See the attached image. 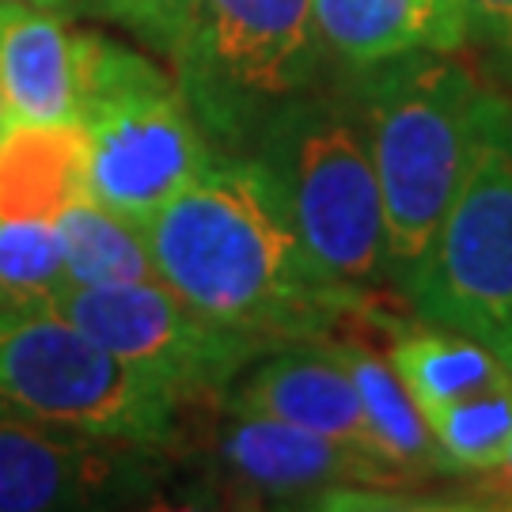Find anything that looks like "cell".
<instances>
[{
  "label": "cell",
  "instance_id": "15",
  "mask_svg": "<svg viewBox=\"0 0 512 512\" xmlns=\"http://www.w3.org/2000/svg\"><path fill=\"white\" fill-rule=\"evenodd\" d=\"M387 361L399 372L410 399L418 403L425 425L448 406L509 384V368L494 346L459 330L429 327V323L395 330Z\"/></svg>",
  "mask_w": 512,
  "mask_h": 512
},
{
  "label": "cell",
  "instance_id": "7",
  "mask_svg": "<svg viewBox=\"0 0 512 512\" xmlns=\"http://www.w3.org/2000/svg\"><path fill=\"white\" fill-rule=\"evenodd\" d=\"M418 323L501 349L512 338V103L494 95L471 164L406 285Z\"/></svg>",
  "mask_w": 512,
  "mask_h": 512
},
{
  "label": "cell",
  "instance_id": "8",
  "mask_svg": "<svg viewBox=\"0 0 512 512\" xmlns=\"http://www.w3.org/2000/svg\"><path fill=\"white\" fill-rule=\"evenodd\" d=\"M69 323L88 330L99 346L171 387L179 399L224 395L228 384L277 342L255 330L220 323L186 304L164 281L61 289L50 296Z\"/></svg>",
  "mask_w": 512,
  "mask_h": 512
},
{
  "label": "cell",
  "instance_id": "22",
  "mask_svg": "<svg viewBox=\"0 0 512 512\" xmlns=\"http://www.w3.org/2000/svg\"><path fill=\"white\" fill-rule=\"evenodd\" d=\"M486 475H494V494L512 497V448H509V456L501 459L494 471H486Z\"/></svg>",
  "mask_w": 512,
  "mask_h": 512
},
{
  "label": "cell",
  "instance_id": "1",
  "mask_svg": "<svg viewBox=\"0 0 512 512\" xmlns=\"http://www.w3.org/2000/svg\"><path fill=\"white\" fill-rule=\"evenodd\" d=\"M156 277L220 323L277 346L319 342L361 308L315 262L274 171L255 152H217L194 183L145 217Z\"/></svg>",
  "mask_w": 512,
  "mask_h": 512
},
{
  "label": "cell",
  "instance_id": "4",
  "mask_svg": "<svg viewBox=\"0 0 512 512\" xmlns=\"http://www.w3.org/2000/svg\"><path fill=\"white\" fill-rule=\"evenodd\" d=\"M76 122L88 133V198L137 220L217 156L175 73L95 31H80Z\"/></svg>",
  "mask_w": 512,
  "mask_h": 512
},
{
  "label": "cell",
  "instance_id": "12",
  "mask_svg": "<svg viewBox=\"0 0 512 512\" xmlns=\"http://www.w3.org/2000/svg\"><path fill=\"white\" fill-rule=\"evenodd\" d=\"M0 99L8 122H76L80 31L31 0H0Z\"/></svg>",
  "mask_w": 512,
  "mask_h": 512
},
{
  "label": "cell",
  "instance_id": "16",
  "mask_svg": "<svg viewBox=\"0 0 512 512\" xmlns=\"http://www.w3.org/2000/svg\"><path fill=\"white\" fill-rule=\"evenodd\" d=\"M54 224L65 262V289L160 281L148 251L145 220L118 213L95 198H80L69 209H61Z\"/></svg>",
  "mask_w": 512,
  "mask_h": 512
},
{
  "label": "cell",
  "instance_id": "9",
  "mask_svg": "<svg viewBox=\"0 0 512 512\" xmlns=\"http://www.w3.org/2000/svg\"><path fill=\"white\" fill-rule=\"evenodd\" d=\"M152 444L103 440L0 410V512L122 509L156 494Z\"/></svg>",
  "mask_w": 512,
  "mask_h": 512
},
{
  "label": "cell",
  "instance_id": "6",
  "mask_svg": "<svg viewBox=\"0 0 512 512\" xmlns=\"http://www.w3.org/2000/svg\"><path fill=\"white\" fill-rule=\"evenodd\" d=\"M183 399L50 300L0 304V410L88 437L164 448L175 437Z\"/></svg>",
  "mask_w": 512,
  "mask_h": 512
},
{
  "label": "cell",
  "instance_id": "10",
  "mask_svg": "<svg viewBox=\"0 0 512 512\" xmlns=\"http://www.w3.org/2000/svg\"><path fill=\"white\" fill-rule=\"evenodd\" d=\"M213 463L228 490L247 497H315L334 494L342 482H395L391 463L353 444L330 440L300 425L262 414H232L213 433Z\"/></svg>",
  "mask_w": 512,
  "mask_h": 512
},
{
  "label": "cell",
  "instance_id": "3",
  "mask_svg": "<svg viewBox=\"0 0 512 512\" xmlns=\"http://www.w3.org/2000/svg\"><path fill=\"white\" fill-rule=\"evenodd\" d=\"M251 152L274 171L308 251L338 285L365 296L391 281L384 194L349 88L289 99Z\"/></svg>",
  "mask_w": 512,
  "mask_h": 512
},
{
  "label": "cell",
  "instance_id": "13",
  "mask_svg": "<svg viewBox=\"0 0 512 512\" xmlns=\"http://www.w3.org/2000/svg\"><path fill=\"white\" fill-rule=\"evenodd\" d=\"M311 8L327 54L346 69L418 50L456 54L467 42L463 0H311Z\"/></svg>",
  "mask_w": 512,
  "mask_h": 512
},
{
  "label": "cell",
  "instance_id": "25",
  "mask_svg": "<svg viewBox=\"0 0 512 512\" xmlns=\"http://www.w3.org/2000/svg\"><path fill=\"white\" fill-rule=\"evenodd\" d=\"M0 129H4V99H0Z\"/></svg>",
  "mask_w": 512,
  "mask_h": 512
},
{
  "label": "cell",
  "instance_id": "24",
  "mask_svg": "<svg viewBox=\"0 0 512 512\" xmlns=\"http://www.w3.org/2000/svg\"><path fill=\"white\" fill-rule=\"evenodd\" d=\"M497 357L505 361V368H509V380H512V338H509V342H505L501 349H497Z\"/></svg>",
  "mask_w": 512,
  "mask_h": 512
},
{
  "label": "cell",
  "instance_id": "11",
  "mask_svg": "<svg viewBox=\"0 0 512 512\" xmlns=\"http://www.w3.org/2000/svg\"><path fill=\"white\" fill-rule=\"evenodd\" d=\"M220 399L232 414L289 421L376 456L361 391L338 346L289 342V349H270L266 357L243 368Z\"/></svg>",
  "mask_w": 512,
  "mask_h": 512
},
{
  "label": "cell",
  "instance_id": "21",
  "mask_svg": "<svg viewBox=\"0 0 512 512\" xmlns=\"http://www.w3.org/2000/svg\"><path fill=\"white\" fill-rule=\"evenodd\" d=\"M467 38L478 42L512 80V0H463Z\"/></svg>",
  "mask_w": 512,
  "mask_h": 512
},
{
  "label": "cell",
  "instance_id": "23",
  "mask_svg": "<svg viewBox=\"0 0 512 512\" xmlns=\"http://www.w3.org/2000/svg\"><path fill=\"white\" fill-rule=\"evenodd\" d=\"M31 4H42V8H54V12H61V16L76 19L84 8H80V0H31Z\"/></svg>",
  "mask_w": 512,
  "mask_h": 512
},
{
  "label": "cell",
  "instance_id": "20",
  "mask_svg": "<svg viewBox=\"0 0 512 512\" xmlns=\"http://www.w3.org/2000/svg\"><path fill=\"white\" fill-rule=\"evenodd\" d=\"M202 0H80L88 16L110 19L156 54L175 57Z\"/></svg>",
  "mask_w": 512,
  "mask_h": 512
},
{
  "label": "cell",
  "instance_id": "18",
  "mask_svg": "<svg viewBox=\"0 0 512 512\" xmlns=\"http://www.w3.org/2000/svg\"><path fill=\"white\" fill-rule=\"evenodd\" d=\"M429 433L459 471H494L512 448V380L440 410Z\"/></svg>",
  "mask_w": 512,
  "mask_h": 512
},
{
  "label": "cell",
  "instance_id": "5",
  "mask_svg": "<svg viewBox=\"0 0 512 512\" xmlns=\"http://www.w3.org/2000/svg\"><path fill=\"white\" fill-rule=\"evenodd\" d=\"M311 0H202L175 61V80L217 152H251L289 99L327 65Z\"/></svg>",
  "mask_w": 512,
  "mask_h": 512
},
{
  "label": "cell",
  "instance_id": "19",
  "mask_svg": "<svg viewBox=\"0 0 512 512\" xmlns=\"http://www.w3.org/2000/svg\"><path fill=\"white\" fill-rule=\"evenodd\" d=\"M65 289L54 220H0V304L50 300Z\"/></svg>",
  "mask_w": 512,
  "mask_h": 512
},
{
  "label": "cell",
  "instance_id": "14",
  "mask_svg": "<svg viewBox=\"0 0 512 512\" xmlns=\"http://www.w3.org/2000/svg\"><path fill=\"white\" fill-rule=\"evenodd\" d=\"M88 198V133L80 122L0 129V220H57Z\"/></svg>",
  "mask_w": 512,
  "mask_h": 512
},
{
  "label": "cell",
  "instance_id": "2",
  "mask_svg": "<svg viewBox=\"0 0 512 512\" xmlns=\"http://www.w3.org/2000/svg\"><path fill=\"white\" fill-rule=\"evenodd\" d=\"M387 217L391 285H406L437 236L471 164L494 95L448 54L418 50L349 69Z\"/></svg>",
  "mask_w": 512,
  "mask_h": 512
},
{
  "label": "cell",
  "instance_id": "17",
  "mask_svg": "<svg viewBox=\"0 0 512 512\" xmlns=\"http://www.w3.org/2000/svg\"><path fill=\"white\" fill-rule=\"evenodd\" d=\"M346 357L349 372L361 391L365 406L368 437L376 456H384L399 475H452L459 471L452 459L444 456L437 437L429 433V425L421 418L418 403L410 399L399 372L391 368L387 357H376L361 346H338Z\"/></svg>",
  "mask_w": 512,
  "mask_h": 512
}]
</instances>
